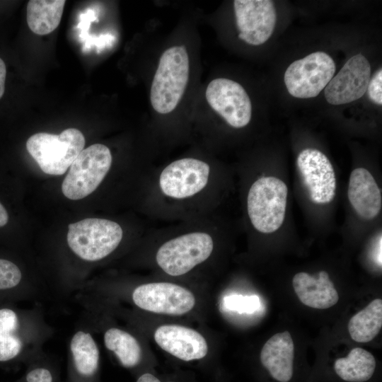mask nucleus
I'll list each match as a JSON object with an SVG mask.
<instances>
[{"label":"nucleus","instance_id":"obj_1","mask_svg":"<svg viewBox=\"0 0 382 382\" xmlns=\"http://www.w3.org/2000/svg\"><path fill=\"white\" fill-rule=\"evenodd\" d=\"M54 332L41 303L27 308L0 306V365L28 364L44 352Z\"/></svg>","mask_w":382,"mask_h":382},{"label":"nucleus","instance_id":"obj_2","mask_svg":"<svg viewBox=\"0 0 382 382\" xmlns=\"http://www.w3.org/2000/svg\"><path fill=\"white\" fill-rule=\"evenodd\" d=\"M190 61L185 47L174 46L161 56L150 91L153 108L160 114L172 112L185 91Z\"/></svg>","mask_w":382,"mask_h":382},{"label":"nucleus","instance_id":"obj_3","mask_svg":"<svg viewBox=\"0 0 382 382\" xmlns=\"http://www.w3.org/2000/svg\"><path fill=\"white\" fill-rule=\"evenodd\" d=\"M122 236V229L117 223L105 219L88 218L69 225L66 242L79 259L95 262L113 253Z\"/></svg>","mask_w":382,"mask_h":382},{"label":"nucleus","instance_id":"obj_4","mask_svg":"<svg viewBox=\"0 0 382 382\" xmlns=\"http://www.w3.org/2000/svg\"><path fill=\"white\" fill-rule=\"evenodd\" d=\"M85 138L76 128L59 134L39 132L26 141V149L40 169L49 175H62L83 149Z\"/></svg>","mask_w":382,"mask_h":382},{"label":"nucleus","instance_id":"obj_5","mask_svg":"<svg viewBox=\"0 0 382 382\" xmlns=\"http://www.w3.org/2000/svg\"><path fill=\"white\" fill-rule=\"evenodd\" d=\"M287 195L286 185L275 177H262L252 185L247 209L256 230L270 233L279 228L285 216Z\"/></svg>","mask_w":382,"mask_h":382},{"label":"nucleus","instance_id":"obj_6","mask_svg":"<svg viewBox=\"0 0 382 382\" xmlns=\"http://www.w3.org/2000/svg\"><path fill=\"white\" fill-rule=\"evenodd\" d=\"M112 164L110 150L95 144L83 149L69 167L62 185L64 195L72 200L91 194L100 184Z\"/></svg>","mask_w":382,"mask_h":382},{"label":"nucleus","instance_id":"obj_7","mask_svg":"<svg viewBox=\"0 0 382 382\" xmlns=\"http://www.w3.org/2000/svg\"><path fill=\"white\" fill-rule=\"evenodd\" d=\"M213 249L214 242L209 234L188 233L161 245L157 250L156 261L167 274L182 276L207 260Z\"/></svg>","mask_w":382,"mask_h":382},{"label":"nucleus","instance_id":"obj_8","mask_svg":"<svg viewBox=\"0 0 382 382\" xmlns=\"http://www.w3.org/2000/svg\"><path fill=\"white\" fill-rule=\"evenodd\" d=\"M335 71L332 57L316 52L292 62L284 73V83L289 93L295 98H314L326 87Z\"/></svg>","mask_w":382,"mask_h":382},{"label":"nucleus","instance_id":"obj_9","mask_svg":"<svg viewBox=\"0 0 382 382\" xmlns=\"http://www.w3.org/2000/svg\"><path fill=\"white\" fill-rule=\"evenodd\" d=\"M132 303L138 308L157 314L181 316L195 306L196 298L187 288L170 282H149L133 289Z\"/></svg>","mask_w":382,"mask_h":382},{"label":"nucleus","instance_id":"obj_10","mask_svg":"<svg viewBox=\"0 0 382 382\" xmlns=\"http://www.w3.org/2000/svg\"><path fill=\"white\" fill-rule=\"evenodd\" d=\"M205 96L211 108L231 127L241 128L250 122L251 102L238 82L225 78L215 79L208 84Z\"/></svg>","mask_w":382,"mask_h":382},{"label":"nucleus","instance_id":"obj_11","mask_svg":"<svg viewBox=\"0 0 382 382\" xmlns=\"http://www.w3.org/2000/svg\"><path fill=\"white\" fill-rule=\"evenodd\" d=\"M209 166L203 161L184 158L167 166L159 177L161 192L173 199H185L202 190L209 177Z\"/></svg>","mask_w":382,"mask_h":382},{"label":"nucleus","instance_id":"obj_12","mask_svg":"<svg viewBox=\"0 0 382 382\" xmlns=\"http://www.w3.org/2000/svg\"><path fill=\"white\" fill-rule=\"evenodd\" d=\"M233 6L240 39L251 45H260L271 37L277 21L273 1L235 0Z\"/></svg>","mask_w":382,"mask_h":382},{"label":"nucleus","instance_id":"obj_13","mask_svg":"<svg viewBox=\"0 0 382 382\" xmlns=\"http://www.w3.org/2000/svg\"><path fill=\"white\" fill-rule=\"evenodd\" d=\"M296 164L311 201L330 202L335 195L336 179L328 157L318 149H306L299 154Z\"/></svg>","mask_w":382,"mask_h":382},{"label":"nucleus","instance_id":"obj_14","mask_svg":"<svg viewBox=\"0 0 382 382\" xmlns=\"http://www.w3.org/2000/svg\"><path fill=\"white\" fill-rule=\"evenodd\" d=\"M370 76L368 59L361 54L352 57L325 88L326 100L337 105L360 98L366 92Z\"/></svg>","mask_w":382,"mask_h":382},{"label":"nucleus","instance_id":"obj_15","mask_svg":"<svg viewBox=\"0 0 382 382\" xmlns=\"http://www.w3.org/2000/svg\"><path fill=\"white\" fill-rule=\"evenodd\" d=\"M100 353L93 330L84 320L68 343L69 374L71 382H93L99 370Z\"/></svg>","mask_w":382,"mask_h":382},{"label":"nucleus","instance_id":"obj_16","mask_svg":"<svg viewBox=\"0 0 382 382\" xmlns=\"http://www.w3.org/2000/svg\"><path fill=\"white\" fill-rule=\"evenodd\" d=\"M154 339L161 349L182 361L201 359L208 353V344L204 337L186 326L161 325L155 330Z\"/></svg>","mask_w":382,"mask_h":382},{"label":"nucleus","instance_id":"obj_17","mask_svg":"<svg viewBox=\"0 0 382 382\" xmlns=\"http://www.w3.org/2000/svg\"><path fill=\"white\" fill-rule=\"evenodd\" d=\"M52 295L43 287L28 282L16 263L0 257V306L27 301L40 303Z\"/></svg>","mask_w":382,"mask_h":382},{"label":"nucleus","instance_id":"obj_18","mask_svg":"<svg viewBox=\"0 0 382 382\" xmlns=\"http://www.w3.org/2000/svg\"><path fill=\"white\" fill-rule=\"evenodd\" d=\"M260 359L272 378L277 382H289L294 373V345L289 332L271 337L263 345Z\"/></svg>","mask_w":382,"mask_h":382},{"label":"nucleus","instance_id":"obj_19","mask_svg":"<svg viewBox=\"0 0 382 382\" xmlns=\"http://www.w3.org/2000/svg\"><path fill=\"white\" fill-rule=\"evenodd\" d=\"M294 290L300 301L311 308L327 309L339 300L338 293L325 271L315 275L299 272L292 279Z\"/></svg>","mask_w":382,"mask_h":382},{"label":"nucleus","instance_id":"obj_20","mask_svg":"<svg viewBox=\"0 0 382 382\" xmlns=\"http://www.w3.org/2000/svg\"><path fill=\"white\" fill-rule=\"evenodd\" d=\"M347 195L356 212L365 219L375 218L381 211V191L372 175L364 168L351 173Z\"/></svg>","mask_w":382,"mask_h":382},{"label":"nucleus","instance_id":"obj_21","mask_svg":"<svg viewBox=\"0 0 382 382\" xmlns=\"http://www.w3.org/2000/svg\"><path fill=\"white\" fill-rule=\"evenodd\" d=\"M103 341L105 348L112 352L124 367L137 366L143 351L138 339L128 330L116 325H103Z\"/></svg>","mask_w":382,"mask_h":382},{"label":"nucleus","instance_id":"obj_22","mask_svg":"<svg viewBox=\"0 0 382 382\" xmlns=\"http://www.w3.org/2000/svg\"><path fill=\"white\" fill-rule=\"evenodd\" d=\"M376 366L374 355L355 347L345 357L337 359L333 364L336 375L346 382H366L374 376Z\"/></svg>","mask_w":382,"mask_h":382},{"label":"nucleus","instance_id":"obj_23","mask_svg":"<svg viewBox=\"0 0 382 382\" xmlns=\"http://www.w3.org/2000/svg\"><path fill=\"white\" fill-rule=\"evenodd\" d=\"M64 0H30L26 8V21L30 30L39 35L53 32L59 25Z\"/></svg>","mask_w":382,"mask_h":382},{"label":"nucleus","instance_id":"obj_24","mask_svg":"<svg viewBox=\"0 0 382 382\" xmlns=\"http://www.w3.org/2000/svg\"><path fill=\"white\" fill-rule=\"evenodd\" d=\"M382 327V300L371 301L364 309L353 316L348 323L352 339L357 342L371 341Z\"/></svg>","mask_w":382,"mask_h":382},{"label":"nucleus","instance_id":"obj_25","mask_svg":"<svg viewBox=\"0 0 382 382\" xmlns=\"http://www.w3.org/2000/svg\"><path fill=\"white\" fill-rule=\"evenodd\" d=\"M16 382H56L52 362L43 352L28 364L25 374Z\"/></svg>","mask_w":382,"mask_h":382},{"label":"nucleus","instance_id":"obj_26","mask_svg":"<svg viewBox=\"0 0 382 382\" xmlns=\"http://www.w3.org/2000/svg\"><path fill=\"white\" fill-rule=\"evenodd\" d=\"M367 93L370 100L374 103L382 104V70H378L369 80Z\"/></svg>","mask_w":382,"mask_h":382},{"label":"nucleus","instance_id":"obj_27","mask_svg":"<svg viewBox=\"0 0 382 382\" xmlns=\"http://www.w3.org/2000/svg\"><path fill=\"white\" fill-rule=\"evenodd\" d=\"M6 76V67L4 62L0 58V99L5 91V81Z\"/></svg>","mask_w":382,"mask_h":382},{"label":"nucleus","instance_id":"obj_28","mask_svg":"<svg viewBox=\"0 0 382 382\" xmlns=\"http://www.w3.org/2000/svg\"><path fill=\"white\" fill-rule=\"evenodd\" d=\"M136 382H161V381L154 375L150 373H144L141 375ZM174 382V381H168Z\"/></svg>","mask_w":382,"mask_h":382},{"label":"nucleus","instance_id":"obj_29","mask_svg":"<svg viewBox=\"0 0 382 382\" xmlns=\"http://www.w3.org/2000/svg\"><path fill=\"white\" fill-rule=\"evenodd\" d=\"M8 221V213L4 207L0 202V227L5 226Z\"/></svg>","mask_w":382,"mask_h":382}]
</instances>
